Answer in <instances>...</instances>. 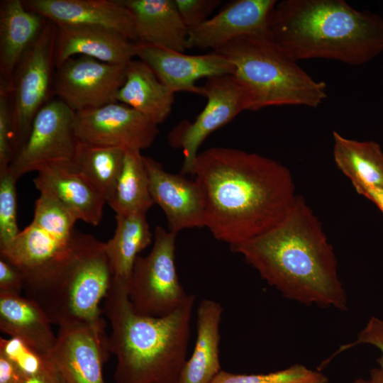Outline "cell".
<instances>
[{
    "instance_id": "8",
    "label": "cell",
    "mask_w": 383,
    "mask_h": 383,
    "mask_svg": "<svg viewBox=\"0 0 383 383\" xmlns=\"http://www.w3.org/2000/svg\"><path fill=\"white\" fill-rule=\"evenodd\" d=\"M57 26L46 19L7 84L13 128V157L27 139L33 121L53 90Z\"/></svg>"
},
{
    "instance_id": "21",
    "label": "cell",
    "mask_w": 383,
    "mask_h": 383,
    "mask_svg": "<svg viewBox=\"0 0 383 383\" xmlns=\"http://www.w3.org/2000/svg\"><path fill=\"white\" fill-rule=\"evenodd\" d=\"M133 16L137 43L184 52L189 29L174 0H121Z\"/></svg>"
},
{
    "instance_id": "11",
    "label": "cell",
    "mask_w": 383,
    "mask_h": 383,
    "mask_svg": "<svg viewBox=\"0 0 383 383\" xmlns=\"http://www.w3.org/2000/svg\"><path fill=\"white\" fill-rule=\"evenodd\" d=\"M75 112L62 101L51 99L36 114L28 136L11 162L9 170L18 180L47 165L73 160L78 139Z\"/></svg>"
},
{
    "instance_id": "23",
    "label": "cell",
    "mask_w": 383,
    "mask_h": 383,
    "mask_svg": "<svg viewBox=\"0 0 383 383\" xmlns=\"http://www.w3.org/2000/svg\"><path fill=\"white\" fill-rule=\"evenodd\" d=\"M51 322L42 308L21 294L0 292V330L47 355L55 340Z\"/></svg>"
},
{
    "instance_id": "29",
    "label": "cell",
    "mask_w": 383,
    "mask_h": 383,
    "mask_svg": "<svg viewBox=\"0 0 383 383\" xmlns=\"http://www.w3.org/2000/svg\"><path fill=\"white\" fill-rule=\"evenodd\" d=\"M126 149L78 142L74 162L100 190L106 204L112 203L122 170Z\"/></svg>"
},
{
    "instance_id": "9",
    "label": "cell",
    "mask_w": 383,
    "mask_h": 383,
    "mask_svg": "<svg viewBox=\"0 0 383 383\" xmlns=\"http://www.w3.org/2000/svg\"><path fill=\"white\" fill-rule=\"evenodd\" d=\"M153 245L145 257L138 256L128 286L133 309L140 315L162 317L179 309L188 299L177 272V233L157 226Z\"/></svg>"
},
{
    "instance_id": "31",
    "label": "cell",
    "mask_w": 383,
    "mask_h": 383,
    "mask_svg": "<svg viewBox=\"0 0 383 383\" xmlns=\"http://www.w3.org/2000/svg\"><path fill=\"white\" fill-rule=\"evenodd\" d=\"M17 179L8 170L0 172V249L18 235L17 226Z\"/></svg>"
},
{
    "instance_id": "3",
    "label": "cell",
    "mask_w": 383,
    "mask_h": 383,
    "mask_svg": "<svg viewBox=\"0 0 383 383\" xmlns=\"http://www.w3.org/2000/svg\"><path fill=\"white\" fill-rule=\"evenodd\" d=\"M270 34L296 61L327 59L357 66L383 52V18L343 0L277 1Z\"/></svg>"
},
{
    "instance_id": "33",
    "label": "cell",
    "mask_w": 383,
    "mask_h": 383,
    "mask_svg": "<svg viewBox=\"0 0 383 383\" xmlns=\"http://www.w3.org/2000/svg\"><path fill=\"white\" fill-rule=\"evenodd\" d=\"M13 158V128L7 84L0 79V172Z\"/></svg>"
},
{
    "instance_id": "24",
    "label": "cell",
    "mask_w": 383,
    "mask_h": 383,
    "mask_svg": "<svg viewBox=\"0 0 383 383\" xmlns=\"http://www.w3.org/2000/svg\"><path fill=\"white\" fill-rule=\"evenodd\" d=\"M174 99L175 92L161 82L147 64L134 59L127 64L117 102L134 109L158 126L170 115Z\"/></svg>"
},
{
    "instance_id": "25",
    "label": "cell",
    "mask_w": 383,
    "mask_h": 383,
    "mask_svg": "<svg viewBox=\"0 0 383 383\" xmlns=\"http://www.w3.org/2000/svg\"><path fill=\"white\" fill-rule=\"evenodd\" d=\"M222 312L221 305L213 300L204 299L199 304L194 350L184 365L179 383H210L221 371L219 345Z\"/></svg>"
},
{
    "instance_id": "14",
    "label": "cell",
    "mask_w": 383,
    "mask_h": 383,
    "mask_svg": "<svg viewBox=\"0 0 383 383\" xmlns=\"http://www.w3.org/2000/svg\"><path fill=\"white\" fill-rule=\"evenodd\" d=\"M105 329L86 323L59 327L47 357L67 383H106L103 366L110 351Z\"/></svg>"
},
{
    "instance_id": "7",
    "label": "cell",
    "mask_w": 383,
    "mask_h": 383,
    "mask_svg": "<svg viewBox=\"0 0 383 383\" xmlns=\"http://www.w3.org/2000/svg\"><path fill=\"white\" fill-rule=\"evenodd\" d=\"M77 218L58 200L40 193L35 201L32 222L21 231L0 257L21 272L24 280L44 272L63 258L72 248Z\"/></svg>"
},
{
    "instance_id": "32",
    "label": "cell",
    "mask_w": 383,
    "mask_h": 383,
    "mask_svg": "<svg viewBox=\"0 0 383 383\" xmlns=\"http://www.w3.org/2000/svg\"><path fill=\"white\" fill-rule=\"evenodd\" d=\"M0 355L9 360L26 376L37 374L49 362L47 355L13 337L0 338Z\"/></svg>"
},
{
    "instance_id": "5",
    "label": "cell",
    "mask_w": 383,
    "mask_h": 383,
    "mask_svg": "<svg viewBox=\"0 0 383 383\" xmlns=\"http://www.w3.org/2000/svg\"><path fill=\"white\" fill-rule=\"evenodd\" d=\"M111 283L105 243L77 231L70 252L42 273L24 280L23 291L58 327L74 323L106 326L100 304Z\"/></svg>"
},
{
    "instance_id": "38",
    "label": "cell",
    "mask_w": 383,
    "mask_h": 383,
    "mask_svg": "<svg viewBox=\"0 0 383 383\" xmlns=\"http://www.w3.org/2000/svg\"><path fill=\"white\" fill-rule=\"evenodd\" d=\"M23 377L13 363L0 355V383H21Z\"/></svg>"
},
{
    "instance_id": "1",
    "label": "cell",
    "mask_w": 383,
    "mask_h": 383,
    "mask_svg": "<svg viewBox=\"0 0 383 383\" xmlns=\"http://www.w3.org/2000/svg\"><path fill=\"white\" fill-rule=\"evenodd\" d=\"M193 175L204 197L205 227L230 246L277 225L297 197L288 168L240 149L213 147L199 152Z\"/></svg>"
},
{
    "instance_id": "37",
    "label": "cell",
    "mask_w": 383,
    "mask_h": 383,
    "mask_svg": "<svg viewBox=\"0 0 383 383\" xmlns=\"http://www.w3.org/2000/svg\"><path fill=\"white\" fill-rule=\"evenodd\" d=\"M21 383H67L60 372L49 360L48 363L37 374L24 375Z\"/></svg>"
},
{
    "instance_id": "20",
    "label": "cell",
    "mask_w": 383,
    "mask_h": 383,
    "mask_svg": "<svg viewBox=\"0 0 383 383\" xmlns=\"http://www.w3.org/2000/svg\"><path fill=\"white\" fill-rule=\"evenodd\" d=\"M136 48V43L109 28L60 25L57 26L55 67L75 55L109 64L127 65L135 57Z\"/></svg>"
},
{
    "instance_id": "18",
    "label": "cell",
    "mask_w": 383,
    "mask_h": 383,
    "mask_svg": "<svg viewBox=\"0 0 383 383\" xmlns=\"http://www.w3.org/2000/svg\"><path fill=\"white\" fill-rule=\"evenodd\" d=\"M33 183L40 193L55 198L78 220L91 226L100 223L106 199L74 160L45 165L38 171Z\"/></svg>"
},
{
    "instance_id": "10",
    "label": "cell",
    "mask_w": 383,
    "mask_h": 383,
    "mask_svg": "<svg viewBox=\"0 0 383 383\" xmlns=\"http://www.w3.org/2000/svg\"><path fill=\"white\" fill-rule=\"evenodd\" d=\"M203 89V96L206 98L203 110L194 121L178 123L167 135L170 145L182 151L184 175H193L199 149L210 134L230 123L241 112L250 111L248 95L233 74L209 78Z\"/></svg>"
},
{
    "instance_id": "40",
    "label": "cell",
    "mask_w": 383,
    "mask_h": 383,
    "mask_svg": "<svg viewBox=\"0 0 383 383\" xmlns=\"http://www.w3.org/2000/svg\"><path fill=\"white\" fill-rule=\"evenodd\" d=\"M354 383H383V368L379 365V367L372 369L369 379H358Z\"/></svg>"
},
{
    "instance_id": "22",
    "label": "cell",
    "mask_w": 383,
    "mask_h": 383,
    "mask_svg": "<svg viewBox=\"0 0 383 383\" xmlns=\"http://www.w3.org/2000/svg\"><path fill=\"white\" fill-rule=\"evenodd\" d=\"M46 19L21 0L0 4V79L7 84L21 59L38 38Z\"/></svg>"
},
{
    "instance_id": "16",
    "label": "cell",
    "mask_w": 383,
    "mask_h": 383,
    "mask_svg": "<svg viewBox=\"0 0 383 383\" xmlns=\"http://www.w3.org/2000/svg\"><path fill=\"white\" fill-rule=\"evenodd\" d=\"M155 72L159 80L175 93L187 91L203 96L201 79L233 74L232 63L221 53L187 55L162 48L137 43L136 55Z\"/></svg>"
},
{
    "instance_id": "34",
    "label": "cell",
    "mask_w": 383,
    "mask_h": 383,
    "mask_svg": "<svg viewBox=\"0 0 383 383\" xmlns=\"http://www.w3.org/2000/svg\"><path fill=\"white\" fill-rule=\"evenodd\" d=\"M182 19L189 30L202 24L221 4L220 0H174Z\"/></svg>"
},
{
    "instance_id": "36",
    "label": "cell",
    "mask_w": 383,
    "mask_h": 383,
    "mask_svg": "<svg viewBox=\"0 0 383 383\" xmlns=\"http://www.w3.org/2000/svg\"><path fill=\"white\" fill-rule=\"evenodd\" d=\"M23 291V277L20 270L0 257V292L21 294Z\"/></svg>"
},
{
    "instance_id": "15",
    "label": "cell",
    "mask_w": 383,
    "mask_h": 383,
    "mask_svg": "<svg viewBox=\"0 0 383 383\" xmlns=\"http://www.w3.org/2000/svg\"><path fill=\"white\" fill-rule=\"evenodd\" d=\"M277 2L275 0L228 2L216 15L189 30L187 49L216 51L243 36L270 38V18Z\"/></svg>"
},
{
    "instance_id": "35",
    "label": "cell",
    "mask_w": 383,
    "mask_h": 383,
    "mask_svg": "<svg viewBox=\"0 0 383 383\" xmlns=\"http://www.w3.org/2000/svg\"><path fill=\"white\" fill-rule=\"evenodd\" d=\"M360 344H367L377 348L382 353L377 359L379 366L383 368V319L372 317L364 328L357 333L355 341L342 345L326 362L330 361L336 355Z\"/></svg>"
},
{
    "instance_id": "17",
    "label": "cell",
    "mask_w": 383,
    "mask_h": 383,
    "mask_svg": "<svg viewBox=\"0 0 383 383\" xmlns=\"http://www.w3.org/2000/svg\"><path fill=\"white\" fill-rule=\"evenodd\" d=\"M143 160L152 199L164 211L169 231L177 234L205 227L204 197L196 181L167 172L150 157L143 156Z\"/></svg>"
},
{
    "instance_id": "19",
    "label": "cell",
    "mask_w": 383,
    "mask_h": 383,
    "mask_svg": "<svg viewBox=\"0 0 383 383\" xmlns=\"http://www.w3.org/2000/svg\"><path fill=\"white\" fill-rule=\"evenodd\" d=\"M23 4L55 25L97 26L137 43L132 14L121 0H26Z\"/></svg>"
},
{
    "instance_id": "2",
    "label": "cell",
    "mask_w": 383,
    "mask_h": 383,
    "mask_svg": "<svg viewBox=\"0 0 383 383\" xmlns=\"http://www.w3.org/2000/svg\"><path fill=\"white\" fill-rule=\"evenodd\" d=\"M284 297L304 304L348 308L334 250L321 223L300 196L267 231L230 246Z\"/></svg>"
},
{
    "instance_id": "28",
    "label": "cell",
    "mask_w": 383,
    "mask_h": 383,
    "mask_svg": "<svg viewBox=\"0 0 383 383\" xmlns=\"http://www.w3.org/2000/svg\"><path fill=\"white\" fill-rule=\"evenodd\" d=\"M154 204L143 155L140 150L126 149L110 206L116 215L126 216L146 214Z\"/></svg>"
},
{
    "instance_id": "30",
    "label": "cell",
    "mask_w": 383,
    "mask_h": 383,
    "mask_svg": "<svg viewBox=\"0 0 383 383\" xmlns=\"http://www.w3.org/2000/svg\"><path fill=\"white\" fill-rule=\"evenodd\" d=\"M210 383H328L321 372L296 364L266 374H235L221 370Z\"/></svg>"
},
{
    "instance_id": "4",
    "label": "cell",
    "mask_w": 383,
    "mask_h": 383,
    "mask_svg": "<svg viewBox=\"0 0 383 383\" xmlns=\"http://www.w3.org/2000/svg\"><path fill=\"white\" fill-rule=\"evenodd\" d=\"M194 295L172 313L152 317L132 308L126 286L111 282L103 313L110 322L116 383H179L187 361Z\"/></svg>"
},
{
    "instance_id": "27",
    "label": "cell",
    "mask_w": 383,
    "mask_h": 383,
    "mask_svg": "<svg viewBox=\"0 0 383 383\" xmlns=\"http://www.w3.org/2000/svg\"><path fill=\"white\" fill-rule=\"evenodd\" d=\"M333 155L338 168L354 187L383 189V150L374 140L360 141L333 132Z\"/></svg>"
},
{
    "instance_id": "26",
    "label": "cell",
    "mask_w": 383,
    "mask_h": 383,
    "mask_svg": "<svg viewBox=\"0 0 383 383\" xmlns=\"http://www.w3.org/2000/svg\"><path fill=\"white\" fill-rule=\"evenodd\" d=\"M113 236L105 243L111 282L128 287L136 258L152 241L146 214L116 215Z\"/></svg>"
},
{
    "instance_id": "39",
    "label": "cell",
    "mask_w": 383,
    "mask_h": 383,
    "mask_svg": "<svg viewBox=\"0 0 383 383\" xmlns=\"http://www.w3.org/2000/svg\"><path fill=\"white\" fill-rule=\"evenodd\" d=\"M355 191L371 201L383 213V189L360 186L354 187Z\"/></svg>"
},
{
    "instance_id": "12",
    "label": "cell",
    "mask_w": 383,
    "mask_h": 383,
    "mask_svg": "<svg viewBox=\"0 0 383 383\" xmlns=\"http://www.w3.org/2000/svg\"><path fill=\"white\" fill-rule=\"evenodd\" d=\"M127 65L103 62L87 56L73 57L56 67L53 91L73 111L117 102Z\"/></svg>"
},
{
    "instance_id": "6",
    "label": "cell",
    "mask_w": 383,
    "mask_h": 383,
    "mask_svg": "<svg viewBox=\"0 0 383 383\" xmlns=\"http://www.w3.org/2000/svg\"><path fill=\"white\" fill-rule=\"evenodd\" d=\"M216 52L233 65V75L245 90L250 111L274 106L318 107L327 85L316 81L272 38L247 35Z\"/></svg>"
},
{
    "instance_id": "13",
    "label": "cell",
    "mask_w": 383,
    "mask_h": 383,
    "mask_svg": "<svg viewBox=\"0 0 383 383\" xmlns=\"http://www.w3.org/2000/svg\"><path fill=\"white\" fill-rule=\"evenodd\" d=\"M74 130L82 143L140 151L159 133L153 121L120 102L75 112Z\"/></svg>"
}]
</instances>
